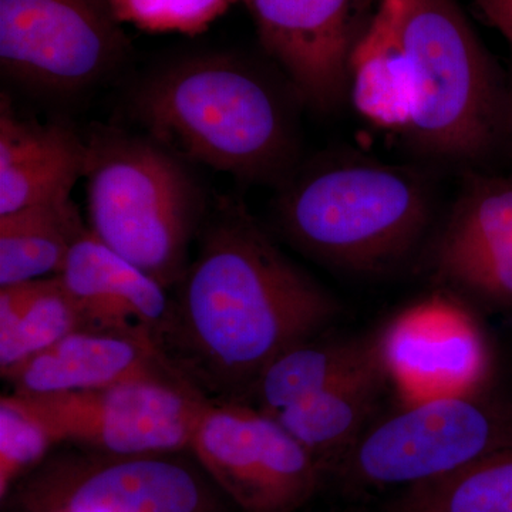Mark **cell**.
<instances>
[{"instance_id": "obj_1", "label": "cell", "mask_w": 512, "mask_h": 512, "mask_svg": "<svg viewBox=\"0 0 512 512\" xmlns=\"http://www.w3.org/2000/svg\"><path fill=\"white\" fill-rule=\"evenodd\" d=\"M160 348L200 392L251 399L266 367L338 319V299L288 258L247 208L222 200L202 224Z\"/></svg>"}, {"instance_id": "obj_2", "label": "cell", "mask_w": 512, "mask_h": 512, "mask_svg": "<svg viewBox=\"0 0 512 512\" xmlns=\"http://www.w3.org/2000/svg\"><path fill=\"white\" fill-rule=\"evenodd\" d=\"M291 97L292 90L239 57L198 55L144 80L133 111L148 138L183 161L282 185L298 158Z\"/></svg>"}, {"instance_id": "obj_3", "label": "cell", "mask_w": 512, "mask_h": 512, "mask_svg": "<svg viewBox=\"0 0 512 512\" xmlns=\"http://www.w3.org/2000/svg\"><path fill=\"white\" fill-rule=\"evenodd\" d=\"M281 188L282 234L303 254L348 274L393 271L417 251L433 222L429 178L403 165L318 158Z\"/></svg>"}, {"instance_id": "obj_4", "label": "cell", "mask_w": 512, "mask_h": 512, "mask_svg": "<svg viewBox=\"0 0 512 512\" xmlns=\"http://www.w3.org/2000/svg\"><path fill=\"white\" fill-rule=\"evenodd\" d=\"M412 109L404 137L420 154L467 171L503 147L507 77L457 0H400Z\"/></svg>"}, {"instance_id": "obj_5", "label": "cell", "mask_w": 512, "mask_h": 512, "mask_svg": "<svg viewBox=\"0 0 512 512\" xmlns=\"http://www.w3.org/2000/svg\"><path fill=\"white\" fill-rule=\"evenodd\" d=\"M86 144L90 231L164 288L180 284L205 215L185 161L123 131H96Z\"/></svg>"}, {"instance_id": "obj_6", "label": "cell", "mask_w": 512, "mask_h": 512, "mask_svg": "<svg viewBox=\"0 0 512 512\" xmlns=\"http://www.w3.org/2000/svg\"><path fill=\"white\" fill-rule=\"evenodd\" d=\"M508 446L512 410L483 392L404 403L379 414L329 477L346 494L397 493Z\"/></svg>"}, {"instance_id": "obj_7", "label": "cell", "mask_w": 512, "mask_h": 512, "mask_svg": "<svg viewBox=\"0 0 512 512\" xmlns=\"http://www.w3.org/2000/svg\"><path fill=\"white\" fill-rule=\"evenodd\" d=\"M218 511L210 485L184 461L84 448L47 457L2 500V512Z\"/></svg>"}, {"instance_id": "obj_8", "label": "cell", "mask_w": 512, "mask_h": 512, "mask_svg": "<svg viewBox=\"0 0 512 512\" xmlns=\"http://www.w3.org/2000/svg\"><path fill=\"white\" fill-rule=\"evenodd\" d=\"M110 0H0V69L36 92L92 89L126 59Z\"/></svg>"}, {"instance_id": "obj_9", "label": "cell", "mask_w": 512, "mask_h": 512, "mask_svg": "<svg viewBox=\"0 0 512 512\" xmlns=\"http://www.w3.org/2000/svg\"><path fill=\"white\" fill-rule=\"evenodd\" d=\"M190 450L244 512H299L326 473L274 414L244 402H208Z\"/></svg>"}, {"instance_id": "obj_10", "label": "cell", "mask_w": 512, "mask_h": 512, "mask_svg": "<svg viewBox=\"0 0 512 512\" xmlns=\"http://www.w3.org/2000/svg\"><path fill=\"white\" fill-rule=\"evenodd\" d=\"M15 393V392H13ZM57 444L116 456L190 450L210 399L187 380H147L52 394L15 393Z\"/></svg>"}, {"instance_id": "obj_11", "label": "cell", "mask_w": 512, "mask_h": 512, "mask_svg": "<svg viewBox=\"0 0 512 512\" xmlns=\"http://www.w3.org/2000/svg\"><path fill=\"white\" fill-rule=\"evenodd\" d=\"M265 52L303 106L333 113L348 101V63L379 0H244Z\"/></svg>"}, {"instance_id": "obj_12", "label": "cell", "mask_w": 512, "mask_h": 512, "mask_svg": "<svg viewBox=\"0 0 512 512\" xmlns=\"http://www.w3.org/2000/svg\"><path fill=\"white\" fill-rule=\"evenodd\" d=\"M450 295L404 309L376 335L384 372L404 403L481 392L490 376L483 332Z\"/></svg>"}, {"instance_id": "obj_13", "label": "cell", "mask_w": 512, "mask_h": 512, "mask_svg": "<svg viewBox=\"0 0 512 512\" xmlns=\"http://www.w3.org/2000/svg\"><path fill=\"white\" fill-rule=\"evenodd\" d=\"M427 262L448 291L512 308V177L466 171Z\"/></svg>"}, {"instance_id": "obj_14", "label": "cell", "mask_w": 512, "mask_h": 512, "mask_svg": "<svg viewBox=\"0 0 512 512\" xmlns=\"http://www.w3.org/2000/svg\"><path fill=\"white\" fill-rule=\"evenodd\" d=\"M59 278L82 316L83 330L133 336L160 348L171 311L167 288L89 228L74 242Z\"/></svg>"}, {"instance_id": "obj_15", "label": "cell", "mask_w": 512, "mask_h": 512, "mask_svg": "<svg viewBox=\"0 0 512 512\" xmlns=\"http://www.w3.org/2000/svg\"><path fill=\"white\" fill-rule=\"evenodd\" d=\"M2 377L12 384L13 392L25 394L82 392L147 380H187L154 343L97 330L70 333Z\"/></svg>"}, {"instance_id": "obj_16", "label": "cell", "mask_w": 512, "mask_h": 512, "mask_svg": "<svg viewBox=\"0 0 512 512\" xmlns=\"http://www.w3.org/2000/svg\"><path fill=\"white\" fill-rule=\"evenodd\" d=\"M87 144L70 128L19 119L3 94L0 103V215L70 200L84 177Z\"/></svg>"}, {"instance_id": "obj_17", "label": "cell", "mask_w": 512, "mask_h": 512, "mask_svg": "<svg viewBox=\"0 0 512 512\" xmlns=\"http://www.w3.org/2000/svg\"><path fill=\"white\" fill-rule=\"evenodd\" d=\"M357 113L383 130L404 133L412 109L409 56L402 33L400 0H379L348 63V100Z\"/></svg>"}, {"instance_id": "obj_18", "label": "cell", "mask_w": 512, "mask_h": 512, "mask_svg": "<svg viewBox=\"0 0 512 512\" xmlns=\"http://www.w3.org/2000/svg\"><path fill=\"white\" fill-rule=\"evenodd\" d=\"M389 384L379 357L274 416L312 454L329 477L363 431L379 416Z\"/></svg>"}, {"instance_id": "obj_19", "label": "cell", "mask_w": 512, "mask_h": 512, "mask_svg": "<svg viewBox=\"0 0 512 512\" xmlns=\"http://www.w3.org/2000/svg\"><path fill=\"white\" fill-rule=\"evenodd\" d=\"M323 333L286 350L266 367L252 392L255 407L271 414L281 412L380 357L376 335Z\"/></svg>"}, {"instance_id": "obj_20", "label": "cell", "mask_w": 512, "mask_h": 512, "mask_svg": "<svg viewBox=\"0 0 512 512\" xmlns=\"http://www.w3.org/2000/svg\"><path fill=\"white\" fill-rule=\"evenodd\" d=\"M86 229L72 200L0 215V286L59 275Z\"/></svg>"}, {"instance_id": "obj_21", "label": "cell", "mask_w": 512, "mask_h": 512, "mask_svg": "<svg viewBox=\"0 0 512 512\" xmlns=\"http://www.w3.org/2000/svg\"><path fill=\"white\" fill-rule=\"evenodd\" d=\"M384 512H512V446L447 476L397 491Z\"/></svg>"}, {"instance_id": "obj_22", "label": "cell", "mask_w": 512, "mask_h": 512, "mask_svg": "<svg viewBox=\"0 0 512 512\" xmlns=\"http://www.w3.org/2000/svg\"><path fill=\"white\" fill-rule=\"evenodd\" d=\"M83 330L82 316L59 275L46 278L42 291L15 329L0 338V373L49 349L70 333Z\"/></svg>"}, {"instance_id": "obj_23", "label": "cell", "mask_w": 512, "mask_h": 512, "mask_svg": "<svg viewBox=\"0 0 512 512\" xmlns=\"http://www.w3.org/2000/svg\"><path fill=\"white\" fill-rule=\"evenodd\" d=\"M57 441L15 393L0 400V500L46 460Z\"/></svg>"}, {"instance_id": "obj_24", "label": "cell", "mask_w": 512, "mask_h": 512, "mask_svg": "<svg viewBox=\"0 0 512 512\" xmlns=\"http://www.w3.org/2000/svg\"><path fill=\"white\" fill-rule=\"evenodd\" d=\"M120 22L150 32L197 33L234 0H110Z\"/></svg>"}, {"instance_id": "obj_25", "label": "cell", "mask_w": 512, "mask_h": 512, "mask_svg": "<svg viewBox=\"0 0 512 512\" xmlns=\"http://www.w3.org/2000/svg\"><path fill=\"white\" fill-rule=\"evenodd\" d=\"M478 15L512 46V0H471Z\"/></svg>"}, {"instance_id": "obj_26", "label": "cell", "mask_w": 512, "mask_h": 512, "mask_svg": "<svg viewBox=\"0 0 512 512\" xmlns=\"http://www.w3.org/2000/svg\"><path fill=\"white\" fill-rule=\"evenodd\" d=\"M512 151V63L507 76V99H505L503 147Z\"/></svg>"}, {"instance_id": "obj_27", "label": "cell", "mask_w": 512, "mask_h": 512, "mask_svg": "<svg viewBox=\"0 0 512 512\" xmlns=\"http://www.w3.org/2000/svg\"><path fill=\"white\" fill-rule=\"evenodd\" d=\"M299 512H312V511H299Z\"/></svg>"}]
</instances>
